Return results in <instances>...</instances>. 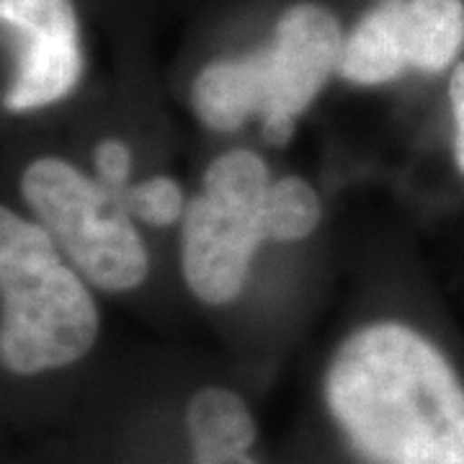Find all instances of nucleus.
<instances>
[{
  "mask_svg": "<svg viewBox=\"0 0 464 464\" xmlns=\"http://www.w3.org/2000/svg\"><path fill=\"white\" fill-rule=\"evenodd\" d=\"M130 166H132L130 150L124 148L119 140H103L96 148V168H99V173L106 183L119 186V183L127 181Z\"/></svg>",
  "mask_w": 464,
  "mask_h": 464,
  "instance_id": "f8f14e48",
  "label": "nucleus"
},
{
  "mask_svg": "<svg viewBox=\"0 0 464 464\" xmlns=\"http://www.w3.org/2000/svg\"><path fill=\"white\" fill-rule=\"evenodd\" d=\"M186 426L194 459H227L248 454L256 439L248 405L222 387H207L191 398Z\"/></svg>",
  "mask_w": 464,
  "mask_h": 464,
  "instance_id": "6e6552de",
  "label": "nucleus"
},
{
  "mask_svg": "<svg viewBox=\"0 0 464 464\" xmlns=\"http://www.w3.org/2000/svg\"><path fill=\"white\" fill-rule=\"evenodd\" d=\"M341 52V29L328 8L292 5L276 24L271 47L201 70L194 83L197 116L212 130L232 132L261 114L266 140L284 145L297 114L338 70Z\"/></svg>",
  "mask_w": 464,
  "mask_h": 464,
  "instance_id": "f03ea898",
  "label": "nucleus"
},
{
  "mask_svg": "<svg viewBox=\"0 0 464 464\" xmlns=\"http://www.w3.org/2000/svg\"><path fill=\"white\" fill-rule=\"evenodd\" d=\"M0 21L14 54L3 106L32 111L65 99L83 70L72 0H0Z\"/></svg>",
  "mask_w": 464,
  "mask_h": 464,
  "instance_id": "423d86ee",
  "label": "nucleus"
},
{
  "mask_svg": "<svg viewBox=\"0 0 464 464\" xmlns=\"http://www.w3.org/2000/svg\"><path fill=\"white\" fill-rule=\"evenodd\" d=\"M341 431L372 464H464V384L429 338L398 323L348 335L325 374Z\"/></svg>",
  "mask_w": 464,
  "mask_h": 464,
  "instance_id": "f257e3e1",
  "label": "nucleus"
},
{
  "mask_svg": "<svg viewBox=\"0 0 464 464\" xmlns=\"http://www.w3.org/2000/svg\"><path fill=\"white\" fill-rule=\"evenodd\" d=\"M451 96V109H454V121H457V137H454V152H457V166L464 173V65H459L451 75L449 85Z\"/></svg>",
  "mask_w": 464,
  "mask_h": 464,
  "instance_id": "ddd939ff",
  "label": "nucleus"
},
{
  "mask_svg": "<svg viewBox=\"0 0 464 464\" xmlns=\"http://www.w3.org/2000/svg\"><path fill=\"white\" fill-rule=\"evenodd\" d=\"M405 3L380 0L343 42L338 72L351 83L377 85L411 67L405 39Z\"/></svg>",
  "mask_w": 464,
  "mask_h": 464,
  "instance_id": "0eeeda50",
  "label": "nucleus"
},
{
  "mask_svg": "<svg viewBox=\"0 0 464 464\" xmlns=\"http://www.w3.org/2000/svg\"><path fill=\"white\" fill-rule=\"evenodd\" d=\"M320 222V199L302 179H279L271 183L264 201V232L268 240L295 243L307 237Z\"/></svg>",
  "mask_w": 464,
  "mask_h": 464,
  "instance_id": "9d476101",
  "label": "nucleus"
},
{
  "mask_svg": "<svg viewBox=\"0 0 464 464\" xmlns=\"http://www.w3.org/2000/svg\"><path fill=\"white\" fill-rule=\"evenodd\" d=\"M194 464H256L248 454L240 457H227V459H194Z\"/></svg>",
  "mask_w": 464,
  "mask_h": 464,
  "instance_id": "4468645a",
  "label": "nucleus"
},
{
  "mask_svg": "<svg viewBox=\"0 0 464 464\" xmlns=\"http://www.w3.org/2000/svg\"><path fill=\"white\" fill-rule=\"evenodd\" d=\"M271 188L258 155L235 150L204 173V191L183 215L181 266L191 292L209 304L240 295L253 253L266 237L264 201Z\"/></svg>",
  "mask_w": 464,
  "mask_h": 464,
  "instance_id": "20e7f679",
  "label": "nucleus"
},
{
  "mask_svg": "<svg viewBox=\"0 0 464 464\" xmlns=\"http://www.w3.org/2000/svg\"><path fill=\"white\" fill-rule=\"evenodd\" d=\"M50 232L3 209L0 215V356L16 374L72 364L99 333V313L67 268Z\"/></svg>",
  "mask_w": 464,
  "mask_h": 464,
  "instance_id": "7ed1b4c3",
  "label": "nucleus"
},
{
  "mask_svg": "<svg viewBox=\"0 0 464 464\" xmlns=\"http://www.w3.org/2000/svg\"><path fill=\"white\" fill-rule=\"evenodd\" d=\"M405 39L411 67L436 72L459 54L464 44L462 0H408Z\"/></svg>",
  "mask_w": 464,
  "mask_h": 464,
  "instance_id": "1a4fd4ad",
  "label": "nucleus"
},
{
  "mask_svg": "<svg viewBox=\"0 0 464 464\" xmlns=\"http://www.w3.org/2000/svg\"><path fill=\"white\" fill-rule=\"evenodd\" d=\"M24 197L42 227L106 292H127L148 276V250L121 204L81 170L57 158L34 160L24 173Z\"/></svg>",
  "mask_w": 464,
  "mask_h": 464,
  "instance_id": "39448f33",
  "label": "nucleus"
},
{
  "mask_svg": "<svg viewBox=\"0 0 464 464\" xmlns=\"http://www.w3.org/2000/svg\"><path fill=\"white\" fill-rule=\"evenodd\" d=\"M130 207L142 222L166 227L173 225L183 212V194L179 183L170 179H148L137 183L130 194Z\"/></svg>",
  "mask_w": 464,
  "mask_h": 464,
  "instance_id": "9b49d317",
  "label": "nucleus"
}]
</instances>
